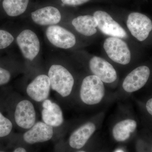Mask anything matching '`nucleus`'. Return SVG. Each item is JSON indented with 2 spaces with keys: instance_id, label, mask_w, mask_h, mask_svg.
Wrapping results in <instances>:
<instances>
[{
  "instance_id": "39448f33",
  "label": "nucleus",
  "mask_w": 152,
  "mask_h": 152,
  "mask_svg": "<svg viewBox=\"0 0 152 152\" xmlns=\"http://www.w3.org/2000/svg\"><path fill=\"white\" fill-rule=\"evenodd\" d=\"M16 41L24 57L31 61L34 59L40 48L39 40L35 33L31 30H24L18 36Z\"/></svg>"
},
{
  "instance_id": "f8f14e48",
  "label": "nucleus",
  "mask_w": 152,
  "mask_h": 152,
  "mask_svg": "<svg viewBox=\"0 0 152 152\" xmlns=\"http://www.w3.org/2000/svg\"><path fill=\"white\" fill-rule=\"evenodd\" d=\"M51 84L48 76L41 75L37 76L28 85L26 92L31 99L37 102H42L48 97Z\"/></svg>"
},
{
  "instance_id": "0eeeda50",
  "label": "nucleus",
  "mask_w": 152,
  "mask_h": 152,
  "mask_svg": "<svg viewBox=\"0 0 152 152\" xmlns=\"http://www.w3.org/2000/svg\"><path fill=\"white\" fill-rule=\"evenodd\" d=\"M94 16L96 20L98 27L105 34L120 38L126 37L127 35L122 27L104 11L95 12Z\"/></svg>"
},
{
  "instance_id": "4468645a",
  "label": "nucleus",
  "mask_w": 152,
  "mask_h": 152,
  "mask_svg": "<svg viewBox=\"0 0 152 152\" xmlns=\"http://www.w3.org/2000/svg\"><path fill=\"white\" fill-rule=\"evenodd\" d=\"M33 21L40 26L55 25L59 23L61 15L56 8L52 6L45 7L31 13Z\"/></svg>"
},
{
  "instance_id": "b1692460",
  "label": "nucleus",
  "mask_w": 152,
  "mask_h": 152,
  "mask_svg": "<svg viewBox=\"0 0 152 152\" xmlns=\"http://www.w3.org/2000/svg\"><path fill=\"white\" fill-rule=\"evenodd\" d=\"M12 152H28V151L23 147L20 146L15 148Z\"/></svg>"
},
{
  "instance_id": "4be33fe9",
  "label": "nucleus",
  "mask_w": 152,
  "mask_h": 152,
  "mask_svg": "<svg viewBox=\"0 0 152 152\" xmlns=\"http://www.w3.org/2000/svg\"><path fill=\"white\" fill-rule=\"evenodd\" d=\"M64 4L69 6H78L88 2L90 0H61Z\"/></svg>"
},
{
  "instance_id": "7ed1b4c3",
  "label": "nucleus",
  "mask_w": 152,
  "mask_h": 152,
  "mask_svg": "<svg viewBox=\"0 0 152 152\" xmlns=\"http://www.w3.org/2000/svg\"><path fill=\"white\" fill-rule=\"evenodd\" d=\"M104 48L109 58L115 62L125 65L130 62L131 54L129 47L120 38H107L104 42Z\"/></svg>"
},
{
  "instance_id": "f3484780",
  "label": "nucleus",
  "mask_w": 152,
  "mask_h": 152,
  "mask_svg": "<svg viewBox=\"0 0 152 152\" xmlns=\"http://www.w3.org/2000/svg\"><path fill=\"white\" fill-rule=\"evenodd\" d=\"M137 127V122L134 120L126 119L121 121L113 128L114 138L118 142L126 140L130 137L131 133L135 131Z\"/></svg>"
},
{
  "instance_id": "a211bd4d",
  "label": "nucleus",
  "mask_w": 152,
  "mask_h": 152,
  "mask_svg": "<svg viewBox=\"0 0 152 152\" xmlns=\"http://www.w3.org/2000/svg\"><path fill=\"white\" fill-rule=\"evenodd\" d=\"M29 0H4L3 7L9 16L17 17L23 13Z\"/></svg>"
},
{
  "instance_id": "f03ea898",
  "label": "nucleus",
  "mask_w": 152,
  "mask_h": 152,
  "mask_svg": "<svg viewBox=\"0 0 152 152\" xmlns=\"http://www.w3.org/2000/svg\"><path fill=\"white\" fill-rule=\"evenodd\" d=\"M103 82L94 75L86 77L80 90V97L83 102L88 105L99 103L105 95Z\"/></svg>"
},
{
  "instance_id": "9b49d317",
  "label": "nucleus",
  "mask_w": 152,
  "mask_h": 152,
  "mask_svg": "<svg viewBox=\"0 0 152 152\" xmlns=\"http://www.w3.org/2000/svg\"><path fill=\"white\" fill-rule=\"evenodd\" d=\"M53 134V127L38 122L23 134V140L29 145L45 142L50 140Z\"/></svg>"
},
{
  "instance_id": "20e7f679",
  "label": "nucleus",
  "mask_w": 152,
  "mask_h": 152,
  "mask_svg": "<svg viewBox=\"0 0 152 152\" xmlns=\"http://www.w3.org/2000/svg\"><path fill=\"white\" fill-rule=\"evenodd\" d=\"M126 24L132 35L141 42L145 40L148 37L152 30L151 20L140 13L130 14L128 16Z\"/></svg>"
},
{
  "instance_id": "2eb2a0df",
  "label": "nucleus",
  "mask_w": 152,
  "mask_h": 152,
  "mask_svg": "<svg viewBox=\"0 0 152 152\" xmlns=\"http://www.w3.org/2000/svg\"><path fill=\"white\" fill-rule=\"evenodd\" d=\"M94 123L88 122L74 131L70 136L69 143L72 148L80 149L84 146L96 131Z\"/></svg>"
},
{
  "instance_id": "dca6fc26",
  "label": "nucleus",
  "mask_w": 152,
  "mask_h": 152,
  "mask_svg": "<svg viewBox=\"0 0 152 152\" xmlns=\"http://www.w3.org/2000/svg\"><path fill=\"white\" fill-rule=\"evenodd\" d=\"M72 24L76 31L83 35L90 37L97 32V22L94 16H80L73 19Z\"/></svg>"
},
{
  "instance_id": "393cba45",
  "label": "nucleus",
  "mask_w": 152,
  "mask_h": 152,
  "mask_svg": "<svg viewBox=\"0 0 152 152\" xmlns=\"http://www.w3.org/2000/svg\"><path fill=\"white\" fill-rule=\"evenodd\" d=\"M114 152H125L123 151V150L121 149H117Z\"/></svg>"
},
{
  "instance_id": "aec40b11",
  "label": "nucleus",
  "mask_w": 152,
  "mask_h": 152,
  "mask_svg": "<svg viewBox=\"0 0 152 152\" xmlns=\"http://www.w3.org/2000/svg\"><path fill=\"white\" fill-rule=\"evenodd\" d=\"M14 37L5 30H0V50L6 48L13 42Z\"/></svg>"
},
{
  "instance_id": "ddd939ff",
  "label": "nucleus",
  "mask_w": 152,
  "mask_h": 152,
  "mask_svg": "<svg viewBox=\"0 0 152 152\" xmlns=\"http://www.w3.org/2000/svg\"><path fill=\"white\" fill-rule=\"evenodd\" d=\"M42 119L45 124L52 127H58L64 123V116L60 106L50 99L43 102Z\"/></svg>"
},
{
  "instance_id": "a878e982",
  "label": "nucleus",
  "mask_w": 152,
  "mask_h": 152,
  "mask_svg": "<svg viewBox=\"0 0 152 152\" xmlns=\"http://www.w3.org/2000/svg\"><path fill=\"white\" fill-rule=\"evenodd\" d=\"M0 152H7L6 151H4V150H0Z\"/></svg>"
},
{
  "instance_id": "423d86ee",
  "label": "nucleus",
  "mask_w": 152,
  "mask_h": 152,
  "mask_svg": "<svg viewBox=\"0 0 152 152\" xmlns=\"http://www.w3.org/2000/svg\"><path fill=\"white\" fill-rule=\"evenodd\" d=\"M46 34L49 42L57 48L69 49L76 44V38L73 34L58 25L48 27L46 31Z\"/></svg>"
},
{
  "instance_id": "9d476101",
  "label": "nucleus",
  "mask_w": 152,
  "mask_h": 152,
  "mask_svg": "<svg viewBox=\"0 0 152 152\" xmlns=\"http://www.w3.org/2000/svg\"><path fill=\"white\" fill-rule=\"evenodd\" d=\"M15 119L20 127L28 129L35 124L36 113L33 104L28 100L19 102L16 107Z\"/></svg>"
},
{
  "instance_id": "f257e3e1",
  "label": "nucleus",
  "mask_w": 152,
  "mask_h": 152,
  "mask_svg": "<svg viewBox=\"0 0 152 152\" xmlns=\"http://www.w3.org/2000/svg\"><path fill=\"white\" fill-rule=\"evenodd\" d=\"M48 77L51 88L63 97L70 94L74 84L73 77L64 67L53 65L50 67Z\"/></svg>"
},
{
  "instance_id": "6e6552de",
  "label": "nucleus",
  "mask_w": 152,
  "mask_h": 152,
  "mask_svg": "<svg viewBox=\"0 0 152 152\" xmlns=\"http://www.w3.org/2000/svg\"><path fill=\"white\" fill-rule=\"evenodd\" d=\"M150 75L149 68L145 66L138 67L126 77L123 82V89L127 93L140 89L146 83Z\"/></svg>"
},
{
  "instance_id": "6ab92c4d",
  "label": "nucleus",
  "mask_w": 152,
  "mask_h": 152,
  "mask_svg": "<svg viewBox=\"0 0 152 152\" xmlns=\"http://www.w3.org/2000/svg\"><path fill=\"white\" fill-rule=\"evenodd\" d=\"M13 128L12 122L0 112V138L9 135Z\"/></svg>"
},
{
  "instance_id": "5701e85b",
  "label": "nucleus",
  "mask_w": 152,
  "mask_h": 152,
  "mask_svg": "<svg viewBox=\"0 0 152 152\" xmlns=\"http://www.w3.org/2000/svg\"><path fill=\"white\" fill-rule=\"evenodd\" d=\"M146 107L148 113L152 116V98L149 99L147 102Z\"/></svg>"
},
{
  "instance_id": "1a4fd4ad",
  "label": "nucleus",
  "mask_w": 152,
  "mask_h": 152,
  "mask_svg": "<svg viewBox=\"0 0 152 152\" xmlns=\"http://www.w3.org/2000/svg\"><path fill=\"white\" fill-rule=\"evenodd\" d=\"M89 66L93 74L104 83H111L117 80L115 69L110 63L102 58L93 57L90 60Z\"/></svg>"
},
{
  "instance_id": "412c9836",
  "label": "nucleus",
  "mask_w": 152,
  "mask_h": 152,
  "mask_svg": "<svg viewBox=\"0 0 152 152\" xmlns=\"http://www.w3.org/2000/svg\"><path fill=\"white\" fill-rule=\"evenodd\" d=\"M11 74L7 70L0 67V86L6 84L11 79Z\"/></svg>"
},
{
  "instance_id": "bb28decb",
  "label": "nucleus",
  "mask_w": 152,
  "mask_h": 152,
  "mask_svg": "<svg viewBox=\"0 0 152 152\" xmlns=\"http://www.w3.org/2000/svg\"><path fill=\"white\" fill-rule=\"evenodd\" d=\"M77 152H86L85 151H78Z\"/></svg>"
}]
</instances>
